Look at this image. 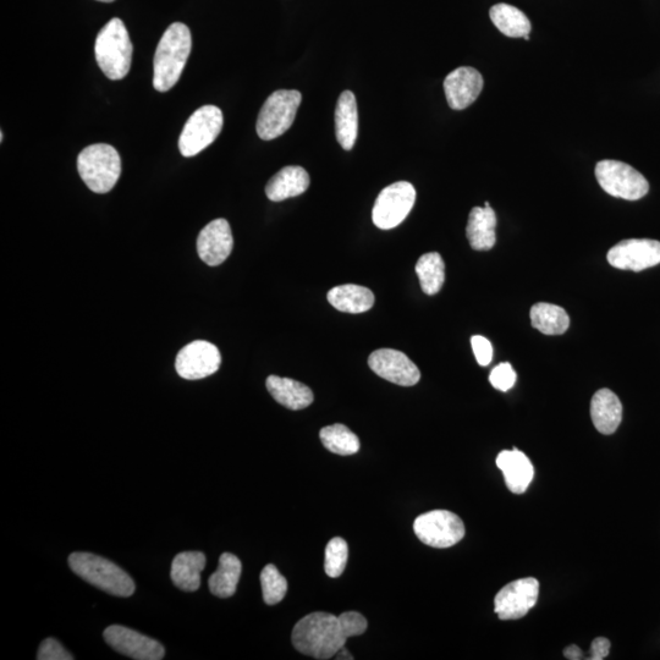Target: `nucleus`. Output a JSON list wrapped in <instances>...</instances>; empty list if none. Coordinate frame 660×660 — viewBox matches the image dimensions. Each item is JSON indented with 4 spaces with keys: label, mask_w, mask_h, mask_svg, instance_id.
I'll return each mask as SVG.
<instances>
[{
    "label": "nucleus",
    "mask_w": 660,
    "mask_h": 660,
    "mask_svg": "<svg viewBox=\"0 0 660 660\" xmlns=\"http://www.w3.org/2000/svg\"><path fill=\"white\" fill-rule=\"evenodd\" d=\"M291 640L297 651L305 656L326 660L337 656L348 637L340 625L339 616L318 612L306 615L295 625Z\"/></svg>",
    "instance_id": "f257e3e1"
},
{
    "label": "nucleus",
    "mask_w": 660,
    "mask_h": 660,
    "mask_svg": "<svg viewBox=\"0 0 660 660\" xmlns=\"http://www.w3.org/2000/svg\"><path fill=\"white\" fill-rule=\"evenodd\" d=\"M191 49L192 37L189 27L181 22H174L164 32L154 54L153 86L158 92H167L178 84Z\"/></svg>",
    "instance_id": "f03ea898"
},
{
    "label": "nucleus",
    "mask_w": 660,
    "mask_h": 660,
    "mask_svg": "<svg viewBox=\"0 0 660 660\" xmlns=\"http://www.w3.org/2000/svg\"><path fill=\"white\" fill-rule=\"evenodd\" d=\"M132 42L124 22L112 19L99 31L95 54L99 68L108 79L123 80L129 74L132 62Z\"/></svg>",
    "instance_id": "7ed1b4c3"
},
{
    "label": "nucleus",
    "mask_w": 660,
    "mask_h": 660,
    "mask_svg": "<svg viewBox=\"0 0 660 660\" xmlns=\"http://www.w3.org/2000/svg\"><path fill=\"white\" fill-rule=\"evenodd\" d=\"M69 565L81 579L113 596L130 597L135 593V583L128 572L106 558L91 553H73Z\"/></svg>",
    "instance_id": "20e7f679"
},
{
    "label": "nucleus",
    "mask_w": 660,
    "mask_h": 660,
    "mask_svg": "<svg viewBox=\"0 0 660 660\" xmlns=\"http://www.w3.org/2000/svg\"><path fill=\"white\" fill-rule=\"evenodd\" d=\"M77 170L88 189L96 194H107L118 183L121 159L113 146L96 143L80 152Z\"/></svg>",
    "instance_id": "39448f33"
},
{
    "label": "nucleus",
    "mask_w": 660,
    "mask_h": 660,
    "mask_svg": "<svg viewBox=\"0 0 660 660\" xmlns=\"http://www.w3.org/2000/svg\"><path fill=\"white\" fill-rule=\"evenodd\" d=\"M302 95L295 90H279L264 102L257 119V135L263 141L277 139L293 126Z\"/></svg>",
    "instance_id": "423d86ee"
},
{
    "label": "nucleus",
    "mask_w": 660,
    "mask_h": 660,
    "mask_svg": "<svg viewBox=\"0 0 660 660\" xmlns=\"http://www.w3.org/2000/svg\"><path fill=\"white\" fill-rule=\"evenodd\" d=\"M596 178L602 189L610 196L637 201L645 197L649 184L645 176L631 165L605 159L597 164Z\"/></svg>",
    "instance_id": "0eeeda50"
},
{
    "label": "nucleus",
    "mask_w": 660,
    "mask_h": 660,
    "mask_svg": "<svg viewBox=\"0 0 660 660\" xmlns=\"http://www.w3.org/2000/svg\"><path fill=\"white\" fill-rule=\"evenodd\" d=\"M223 113L216 106L197 109L186 121L179 139V150L184 157H195L216 141L223 129Z\"/></svg>",
    "instance_id": "6e6552de"
},
{
    "label": "nucleus",
    "mask_w": 660,
    "mask_h": 660,
    "mask_svg": "<svg viewBox=\"0 0 660 660\" xmlns=\"http://www.w3.org/2000/svg\"><path fill=\"white\" fill-rule=\"evenodd\" d=\"M415 535L426 546L450 548L465 536L460 517L448 510H434L420 515L414 522Z\"/></svg>",
    "instance_id": "1a4fd4ad"
},
{
    "label": "nucleus",
    "mask_w": 660,
    "mask_h": 660,
    "mask_svg": "<svg viewBox=\"0 0 660 660\" xmlns=\"http://www.w3.org/2000/svg\"><path fill=\"white\" fill-rule=\"evenodd\" d=\"M415 201V187L407 181H398L385 187L374 203L372 212L374 225L382 230L398 227L409 216Z\"/></svg>",
    "instance_id": "9d476101"
},
{
    "label": "nucleus",
    "mask_w": 660,
    "mask_h": 660,
    "mask_svg": "<svg viewBox=\"0 0 660 660\" xmlns=\"http://www.w3.org/2000/svg\"><path fill=\"white\" fill-rule=\"evenodd\" d=\"M539 582L535 577H525L508 583L494 599V612L500 620L524 618L538 601Z\"/></svg>",
    "instance_id": "9b49d317"
},
{
    "label": "nucleus",
    "mask_w": 660,
    "mask_h": 660,
    "mask_svg": "<svg viewBox=\"0 0 660 660\" xmlns=\"http://www.w3.org/2000/svg\"><path fill=\"white\" fill-rule=\"evenodd\" d=\"M222 356L216 345L205 340H196L179 351L175 360V370L187 381L203 379L219 370Z\"/></svg>",
    "instance_id": "f8f14e48"
},
{
    "label": "nucleus",
    "mask_w": 660,
    "mask_h": 660,
    "mask_svg": "<svg viewBox=\"0 0 660 660\" xmlns=\"http://www.w3.org/2000/svg\"><path fill=\"white\" fill-rule=\"evenodd\" d=\"M610 266L623 271L641 272L660 263V242L649 239L620 241L608 252Z\"/></svg>",
    "instance_id": "ddd939ff"
},
{
    "label": "nucleus",
    "mask_w": 660,
    "mask_h": 660,
    "mask_svg": "<svg viewBox=\"0 0 660 660\" xmlns=\"http://www.w3.org/2000/svg\"><path fill=\"white\" fill-rule=\"evenodd\" d=\"M104 640L115 651L137 660H161L164 658L162 643L140 634L129 627L112 625L104 631Z\"/></svg>",
    "instance_id": "4468645a"
},
{
    "label": "nucleus",
    "mask_w": 660,
    "mask_h": 660,
    "mask_svg": "<svg viewBox=\"0 0 660 660\" xmlns=\"http://www.w3.org/2000/svg\"><path fill=\"white\" fill-rule=\"evenodd\" d=\"M368 365L379 377L401 387H412L420 382L421 373L418 367L404 352L398 350H376L368 359Z\"/></svg>",
    "instance_id": "2eb2a0df"
},
{
    "label": "nucleus",
    "mask_w": 660,
    "mask_h": 660,
    "mask_svg": "<svg viewBox=\"0 0 660 660\" xmlns=\"http://www.w3.org/2000/svg\"><path fill=\"white\" fill-rule=\"evenodd\" d=\"M233 233L227 220L216 219L201 230L197 239V252L201 260L211 267H217L233 251Z\"/></svg>",
    "instance_id": "dca6fc26"
},
{
    "label": "nucleus",
    "mask_w": 660,
    "mask_h": 660,
    "mask_svg": "<svg viewBox=\"0 0 660 660\" xmlns=\"http://www.w3.org/2000/svg\"><path fill=\"white\" fill-rule=\"evenodd\" d=\"M483 90V77L480 71L461 66L445 77L444 91L449 107L462 110L470 107L480 97Z\"/></svg>",
    "instance_id": "f3484780"
},
{
    "label": "nucleus",
    "mask_w": 660,
    "mask_h": 660,
    "mask_svg": "<svg viewBox=\"0 0 660 660\" xmlns=\"http://www.w3.org/2000/svg\"><path fill=\"white\" fill-rule=\"evenodd\" d=\"M497 466L503 472L506 487L515 494L525 493L535 476L530 459L516 448L503 450L497 456Z\"/></svg>",
    "instance_id": "a211bd4d"
},
{
    "label": "nucleus",
    "mask_w": 660,
    "mask_h": 660,
    "mask_svg": "<svg viewBox=\"0 0 660 660\" xmlns=\"http://www.w3.org/2000/svg\"><path fill=\"white\" fill-rule=\"evenodd\" d=\"M495 228H497V216L489 202L484 203L483 208H473L466 228L467 239H469L472 249L476 251L491 250L497 241Z\"/></svg>",
    "instance_id": "6ab92c4d"
},
{
    "label": "nucleus",
    "mask_w": 660,
    "mask_h": 660,
    "mask_svg": "<svg viewBox=\"0 0 660 660\" xmlns=\"http://www.w3.org/2000/svg\"><path fill=\"white\" fill-rule=\"evenodd\" d=\"M591 417L594 427L602 434H613L623 420V405L612 390L601 389L593 395Z\"/></svg>",
    "instance_id": "aec40b11"
},
{
    "label": "nucleus",
    "mask_w": 660,
    "mask_h": 660,
    "mask_svg": "<svg viewBox=\"0 0 660 660\" xmlns=\"http://www.w3.org/2000/svg\"><path fill=\"white\" fill-rule=\"evenodd\" d=\"M310 175L302 167H285L268 181L266 195L273 202L300 196L310 187Z\"/></svg>",
    "instance_id": "412c9836"
},
{
    "label": "nucleus",
    "mask_w": 660,
    "mask_h": 660,
    "mask_svg": "<svg viewBox=\"0 0 660 660\" xmlns=\"http://www.w3.org/2000/svg\"><path fill=\"white\" fill-rule=\"evenodd\" d=\"M335 134L345 151L354 148L359 134V112L356 97L351 91H344L338 99L335 109Z\"/></svg>",
    "instance_id": "4be33fe9"
},
{
    "label": "nucleus",
    "mask_w": 660,
    "mask_h": 660,
    "mask_svg": "<svg viewBox=\"0 0 660 660\" xmlns=\"http://www.w3.org/2000/svg\"><path fill=\"white\" fill-rule=\"evenodd\" d=\"M266 384L269 394L286 409L304 410L313 403L312 390L294 379L269 376Z\"/></svg>",
    "instance_id": "5701e85b"
},
{
    "label": "nucleus",
    "mask_w": 660,
    "mask_h": 660,
    "mask_svg": "<svg viewBox=\"0 0 660 660\" xmlns=\"http://www.w3.org/2000/svg\"><path fill=\"white\" fill-rule=\"evenodd\" d=\"M206 566V555L202 552H183L173 560L170 576L181 591L195 592L201 586V572Z\"/></svg>",
    "instance_id": "b1692460"
},
{
    "label": "nucleus",
    "mask_w": 660,
    "mask_h": 660,
    "mask_svg": "<svg viewBox=\"0 0 660 660\" xmlns=\"http://www.w3.org/2000/svg\"><path fill=\"white\" fill-rule=\"evenodd\" d=\"M329 304L345 313H363L374 305V295L365 286L346 284L329 290Z\"/></svg>",
    "instance_id": "393cba45"
},
{
    "label": "nucleus",
    "mask_w": 660,
    "mask_h": 660,
    "mask_svg": "<svg viewBox=\"0 0 660 660\" xmlns=\"http://www.w3.org/2000/svg\"><path fill=\"white\" fill-rule=\"evenodd\" d=\"M242 572L241 561L236 555L224 553L219 558L218 569L209 577L208 586L214 596L229 598L234 596Z\"/></svg>",
    "instance_id": "a878e982"
},
{
    "label": "nucleus",
    "mask_w": 660,
    "mask_h": 660,
    "mask_svg": "<svg viewBox=\"0 0 660 660\" xmlns=\"http://www.w3.org/2000/svg\"><path fill=\"white\" fill-rule=\"evenodd\" d=\"M532 327L547 335L564 334L570 326L568 313L560 306L538 302L531 308Z\"/></svg>",
    "instance_id": "bb28decb"
},
{
    "label": "nucleus",
    "mask_w": 660,
    "mask_h": 660,
    "mask_svg": "<svg viewBox=\"0 0 660 660\" xmlns=\"http://www.w3.org/2000/svg\"><path fill=\"white\" fill-rule=\"evenodd\" d=\"M489 16L497 29L508 37H524L531 32V21L526 14L513 5L500 3L494 5Z\"/></svg>",
    "instance_id": "cd10ccee"
},
{
    "label": "nucleus",
    "mask_w": 660,
    "mask_h": 660,
    "mask_svg": "<svg viewBox=\"0 0 660 660\" xmlns=\"http://www.w3.org/2000/svg\"><path fill=\"white\" fill-rule=\"evenodd\" d=\"M416 273L423 293L438 294L445 282V264L442 256L438 252H429L421 256L416 264Z\"/></svg>",
    "instance_id": "c85d7f7f"
},
{
    "label": "nucleus",
    "mask_w": 660,
    "mask_h": 660,
    "mask_svg": "<svg viewBox=\"0 0 660 660\" xmlns=\"http://www.w3.org/2000/svg\"><path fill=\"white\" fill-rule=\"evenodd\" d=\"M319 438H321L324 448L328 449L330 453L341 456L359 453L361 447L359 437L348 427L339 425V423L322 428Z\"/></svg>",
    "instance_id": "c756f323"
},
{
    "label": "nucleus",
    "mask_w": 660,
    "mask_h": 660,
    "mask_svg": "<svg viewBox=\"0 0 660 660\" xmlns=\"http://www.w3.org/2000/svg\"><path fill=\"white\" fill-rule=\"evenodd\" d=\"M263 601L275 605L283 601L288 592V581L274 565L269 564L261 572Z\"/></svg>",
    "instance_id": "7c9ffc66"
},
{
    "label": "nucleus",
    "mask_w": 660,
    "mask_h": 660,
    "mask_svg": "<svg viewBox=\"0 0 660 660\" xmlns=\"http://www.w3.org/2000/svg\"><path fill=\"white\" fill-rule=\"evenodd\" d=\"M349 547L343 538L335 537L329 541L326 548V558H324V570L329 577L337 579L343 575L348 564Z\"/></svg>",
    "instance_id": "2f4dec72"
},
{
    "label": "nucleus",
    "mask_w": 660,
    "mask_h": 660,
    "mask_svg": "<svg viewBox=\"0 0 660 660\" xmlns=\"http://www.w3.org/2000/svg\"><path fill=\"white\" fill-rule=\"evenodd\" d=\"M516 378V372L513 366L509 362H503L493 368L491 376H489V382H491L495 389L500 390V392H508V390L514 387Z\"/></svg>",
    "instance_id": "473e14b6"
},
{
    "label": "nucleus",
    "mask_w": 660,
    "mask_h": 660,
    "mask_svg": "<svg viewBox=\"0 0 660 660\" xmlns=\"http://www.w3.org/2000/svg\"><path fill=\"white\" fill-rule=\"evenodd\" d=\"M340 625L346 637H355L365 634L367 620L365 616L357 612H346L339 616Z\"/></svg>",
    "instance_id": "72a5a7b5"
},
{
    "label": "nucleus",
    "mask_w": 660,
    "mask_h": 660,
    "mask_svg": "<svg viewBox=\"0 0 660 660\" xmlns=\"http://www.w3.org/2000/svg\"><path fill=\"white\" fill-rule=\"evenodd\" d=\"M38 660H73V654L66 651L62 643L55 638H46L37 654Z\"/></svg>",
    "instance_id": "f704fd0d"
},
{
    "label": "nucleus",
    "mask_w": 660,
    "mask_h": 660,
    "mask_svg": "<svg viewBox=\"0 0 660 660\" xmlns=\"http://www.w3.org/2000/svg\"><path fill=\"white\" fill-rule=\"evenodd\" d=\"M471 345L473 354L476 356V360L480 363L481 366L486 367L493 359V348L491 341L487 338L481 337V335H475L471 339Z\"/></svg>",
    "instance_id": "c9c22d12"
},
{
    "label": "nucleus",
    "mask_w": 660,
    "mask_h": 660,
    "mask_svg": "<svg viewBox=\"0 0 660 660\" xmlns=\"http://www.w3.org/2000/svg\"><path fill=\"white\" fill-rule=\"evenodd\" d=\"M610 652V642L608 638L598 637L596 640H593L590 657H587L588 660H603L608 657Z\"/></svg>",
    "instance_id": "e433bc0d"
},
{
    "label": "nucleus",
    "mask_w": 660,
    "mask_h": 660,
    "mask_svg": "<svg viewBox=\"0 0 660 660\" xmlns=\"http://www.w3.org/2000/svg\"><path fill=\"white\" fill-rule=\"evenodd\" d=\"M564 657L570 660H580L583 659V652L579 647L572 645L564 649Z\"/></svg>",
    "instance_id": "4c0bfd02"
},
{
    "label": "nucleus",
    "mask_w": 660,
    "mask_h": 660,
    "mask_svg": "<svg viewBox=\"0 0 660 660\" xmlns=\"http://www.w3.org/2000/svg\"><path fill=\"white\" fill-rule=\"evenodd\" d=\"M337 659H354V657L351 656V653L346 651L345 647L341 648L340 651L337 653V656H335Z\"/></svg>",
    "instance_id": "58836bf2"
},
{
    "label": "nucleus",
    "mask_w": 660,
    "mask_h": 660,
    "mask_svg": "<svg viewBox=\"0 0 660 660\" xmlns=\"http://www.w3.org/2000/svg\"><path fill=\"white\" fill-rule=\"evenodd\" d=\"M98 2L112 3V2H114V0H98Z\"/></svg>",
    "instance_id": "ea45409f"
},
{
    "label": "nucleus",
    "mask_w": 660,
    "mask_h": 660,
    "mask_svg": "<svg viewBox=\"0 0 660 660\" xmlns=\"http://www.w3.org/2000/svg\"><path fill=\"white\" fill-rule=\"evenodd\" d=\"M3 140H4V132L2 131V132H0V141L3 142Z\"/></svg>",
    "instance_id": "a19ab883"
},
{
    "label": "nucleus",
    "mask_w": 660,
    "mask_h": 660,
    "mask_svg": "<svg viewBox=\"0 0 660 660\" xmlns=\"http://www.w3.org/2000/svg\"><path fill=\"white\" fill-rule=\"evenodd\" d=\"M522 38H524V40H526V41H530V36H528V35H526V36H524V37H522Z\"/></svg>",
    "instance_id": "79ce46f5"
}]
</instances>
